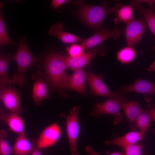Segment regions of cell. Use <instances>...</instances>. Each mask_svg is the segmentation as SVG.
I'll return each mask as SVG.
<instances>
[{
  "label": "cell",
  "mask_w": 155,
  "mask_h": 155,
  "mask_svg": "<svg viewBox=\"0 0 155 155\" xmlns=\"http://www.w3.org/2000/svg\"><path fill=\"white\" fill-rule=\"evenodd\" d=\"M122 110L123 111L131 127L134 131L135 121L138 116L144 111V110L137 102L129 100L126 99L122 104Z\"/></svg>",
  "instance_id": "obj_18"
},
{
  "label": "cell",
  "mask_w": 155,
  "mask_h": 155,
  "mask_svg": "<svg viewBox=\"0 0 155 155\" xmlns=\"http://www.w3.org/2000/svg\"><path fill=\"white\" fill-rule=\"evenodd\" d=\"M85 151L88 155H100L95 151L90 145H88L85 147Z\"/></svg>",
  "instance_id": "obj_31"
},
{
  "label": "cell",
  "mask_w": 155,
  "mask_h": 155,
  "mask_svg": "<svg viewBox=\"0 0 155 155\" xmlns=\"http://www.w3.org/2000/svg\"><path fill=\"white\" fill-rule=\"evenodd\" d=\"M119 90L121 93L135 92L152 96L155 93V84L140 78L131 84L122 86Z\"/></svg>",
  "instance_id": "obj_12"
},
{
  "label": "cell",
  "mask_w": 155,
  "mask_h": 155,
  "mask_svg": "<svg viewBox=\"0 0 155 155\" xmlns=\"http://www.w3.org/2000/svg\"><path fill=\"white\" fill-rule=\"evenodd\" d=\"M107 155H124V153L117 152H113Z\"/></svg>",
  "instance_id": "obj_34"
},
{
  "label": "cell",
  "mask_w": 155,
  "mask_h": 155,
  "mask_svg": "<svg viewBox=\"0 0 155 155\" xmlns=\"http://www.w3.org/2000/svg\"><path fill=\"white\" fill-rule=\"evenodd\" d=\"M79 106L73 107L65 117L66 131L70 150V155H79L77 143L79 134L78 115Z\"/></svg>",
  "instance_id": "obj_6"
},
{
  "label": "cell",
  "mask_w": 155,
  "mask_h": 155,
  "mask_svg": "<svg viewBox=\"0 0 155 155\" xmlns=\"http://www.w3.org/2000/svg\"><path fill=\"white\" fill-rule=\"evenodd\" d=\"M121 34L120 30L117 27L113 30H101L95 32L90 37L84 39L80 45L83 50L90 49L96 46L106 40L112 38L114 40L118 39Z\"/></svg>",
  "instance_id": "obj_10"
},
{
  "label": "cell",
  "mask_w": 155,
  "mask_h": 155,
  "mask_svg": "<svg viewBox=\"0 0 155 155\" xmlns=\"http://www.w3.org/2000/svg\"><path fill=\"white\" fill-rule=\"evenodd\" d=\"M151 119L155 121V109L152 108L147 111Z\"/></svg>",
  "instance_id": "obj_32"
},
{
  "label": "cell",
  "mask_w": 155,
  "mask_h": 155,
  "mask_svg": "<svg viewBox=\"0 0 155 155\" xmlns=\"http://www.w3.org/2000/svg\"><path fill=\"white\" fill-rule=\"evenodd\" d=\"M143 155H149L148 154H144Z\"/></svg>",
  "instance_id": "obj_37"
},
{
  "label": "cell",
  "mask_w": 155,
  "mask_h": 155,
  "mask_svg": "<svg viewBox=\"0 0 155 155\" xmlns=\"http://www.w3.org/2000/svg\"><path fill=\"white\" fill-rule=\"evenodd\" d=\"M126 99L121 94L118 96L109 97L103 102H97L92 108L91 114L96 117L102 115H113L115 117V123H117L123 119L121 111Z\"/></svg>",
  "instance_id": "obj_5"
},
{
  "label": "cell",
  "mask_w": 155,
  "mask_h": 155,
  "mask_svg": "<svg viewBox=\"0 0 155 155\" xmlns=\"http://www.w3.org/2000/svg\"><path fill=\"white\" fill-rule=\"evenodd\" d=\"M7 87L1 86V100L5 108L10 112L21 114L23 109L20 106L18 94L13 89Z\"/></svg>",
  "instance_id": "obj_13"
},
{
  "label": "cell",
  "mask_w": 155,
  "mask_h": 155,
  "mask_svg": "<svg viewBox=\"0 0 155 155\" xmlns=\"http://www.w3.org/2000/svg\"><path fill=\"white\" fill-rule=\"evenodd\" d=\"M137 54L133 48L127 46L119 50L116 53V57L122 63L128 64L133 60Z\"/></svg>",
  "instance_id": "obj_22"
},
{
  "label": "cell",
  "mask_w": 155,
  "mask_h": 155,
  "mask_svg": "<svg viewBox=\"0 0 155 155\" xmlns=\"http://www.w3.org/2000/svg\"><path fill=\"white\" fill-rule=\"evenodd\" d=\"M151 119L147 111H144L141 113L135 121L134 131L138 129L140 131L145 134L148 129Z\"/></svg>",
  "instance_id": "obj_24"
},
{
  "label": "cell",
  "mask_w": 155,
  "mask_h": 155,
  "mask_svg": "<svg viewBox=\"0 0 155 155\" xmlns=\"http://www.w3.org/2000/svg\"><path fill=\"white\" fill-rule=\"evenodd\" d=\"M142 144H135L127 146L123 148L125 151L124 155H143Z\"/></svg>",
  "instance_id": "obj_27"
},
{
  "label": "cell",
  "mask_w": 155,
  "mask_h": 155,
  "mask_svg": "<svg viewBox=\"0 0 155 155\" xmlns=\"http://www.w3.org/2000/svg\"><path fill=\"white\" fill-rule=\"evenodd\" d=\"M39 71H38L33 76L35 80L32 90V98L36 104L40 105L44 99L49 97V94L45 82L39 76Z\"/></svg>",
  "instance_id": "obj_17"
},
{
  "label": "cell",
  "mask_w": 155,
  "mask_h": 155,
  "mask_svg": "<svg viewBox=\"0 0 155 155\" xmlns=\"http://www.w3.org/2000/svg\"><path fill=\"white\" fill-rule=\"evenodd\" d=\"M68 0H53L51 3V6L54 9H57L64 4L68 3Z\"/></svg>",
  "instance_id": "obj_30"
},
{
  "label": "cell",
  "mask_w": 155,
  "mask_h": 155,
  "mask_svg": "<svg viewBox=\"0 0 155 155\" xmlns=\"http://www.w3.org/2000/svg\"><path fill=\"white\" fill-rule=\"evenodd\" d=\"M107 50L104 44L102 43L99 45L89 49L81 55L75 57L65 56L56 53L57 57L65 64L66 68L74 71L82 69L87 65L96 55L99 54L102 56L106 53Z\"/></svg>",
  "instance_id": "obj_3"
},
{
  "label": "cell",
  "mask_w": 155,
  "mask_h": 155,
  "mask_svg": "<svg viewBox=\"0 0 155 155\" xmlns=\"http://www.w3.org/2000/svg\"><path fill=\"white\" fill-rule=\"evenodd\" d=\"M12 148V155H30L32 145L25 134L18 135Z\"/></svg>",
  "instance_id": "obj_20"
},
{
  "label": "cell",
  "mask_w": 155,
  "mask_h": 155,
  "mask_svg": "<svg viewBox=\"0 0 155 155\" xmlns=\"http://www.w3.org/2000/svg\"><path fill=\"white\" fill-rule=\"evenodd\" d=\"M66 49L69 57H78L84 53L83 49L80 44H73L66 47Z\"/></svg>",
  "instance_id": "obj_28"
},
{
  "label": "cell",
  "mask_w": 155,
  "mask_h": 155,
  "mask_svg": "<svg viewBox=\"0 0 155 155\" xmlns=\"http://www.w3.org/2000/svg\"><path fill=\"white\" fill-rule=\"evenodd\" d=\"M13 61V56L11 54L0 59V85L7 86L11 84L7 72L8 67L10 61Z\"/></svg>",
  "instance_id": "obj_21"
},
{
  "label": "cell",
  "mask_w": 155,
  "mask_h": 155,
  "mask_svg": "<svg viewBox=\"0 0 155 155\" xmlns=\"http://www.w3.org/2000/svg\"><path fill=\"white\" fill-rule=\"evenodd\" d=\"M64 26L60 22L53 24L48 31L50 36H54L66 44H72L82 42L84 39L75 35L63 30Z\"/></svg>",
  "instance_id": "obj_15"
},
{
  "label": "cell",
  "mask_w": 155,
  "mask_h": 155,
  "mask_svg": "<svg viewBox=\"0 0 155 155\" xmlns=\"http://www.w3.org/2000/svg\"><path fill=\"white\" fill-rule=\"evenodd\" d=\"M87 79V75L82 69L74 71L70 75L65 73L62 80V89L73 90L85 95Z\"/></svg>",
  "instance_id": "obj_8"
},
{
  "label": "cell",
  "mask_w": 155,
  "mask_h": 155,
  "mask_svg": "<svg viewBox=\"0 0 155 155\" xmlns=\"http://www.w3.org/2000/svg\"><path fill=\"white\" fill-rule=\"evenodd\" d=\"M26 39V37L20 38L17 50L13 56V60L16 61L17 64L18 71L12 77L11 82L13 84H19L21 87L26 81L24 74L29 68L35 65L40 68V59L34 56L31 52L27 44Z\"/></svg>",
  "instance_id": "obj_2"
},
{
  "label": "cell",
  "mask_w": 155,
  "mask_h": 155,
  "mask_svg": "<svg viewBox=\"0 0 155 155\" xmlns=\"http://www.w3.org/2000/svg\"><path fill=\"white\" fill-rule=\"evenodd\" d=\"M61 133L60 129L57 123L49 126L42 131L36 140L38 147L41 149L52 146L59 140Z\"/></svg>",
  "instance_id": "obj_11"
},
{
  "label": "cell",
  "mask_w": 155,
  "mask_h": 155,
  "mask_svg": "<svg viewBox=\"0 0 155 155\" xmlns=\"http://www.w3.org/2000/svg\"><path fill=\"white\" fill-rule=\"evenodd\" d=\"M145 134L139 131H133L127 133L121 136H117L116 137L106 141V144H113L123 148L131 144H135L142 140Z\"/></svg>",
  "instance_id": "obj_16"
},
{
  "label": "cell",
  "mask_w": 155,
  "mask_h": 155,
  "mask_svg": "<svg viewBox=\"0 0 155 155\" xmlns=\"http://www.w3.org/2000/svg\"><path fill=\"white\" fill-rule=\"evenodd\" d=\"M3 4L0 2V47L5 45H16V42L11 40L6 30L2 14Z\"/></svg>",
  "instance_id": "obj_25"
},
{
  "label": "cell",
  "mask_w": 155,
  "mask_h": 155,
  "mask_svg": "<svg viewBox=\"0 0 155 155\" xmlns=\"http://www.w3.org/2000/svg\"><path fill=\"white\" fill-rule=\"evenodd\" d=\"M0 87H1V86L0 85V101L1 100ZM4 112H5V111L4 110V109H3V108H2L0 107V115Z\"/></svg>",
  "instance_id": "obj_35"
},
{
  "label": "cell",
  "mask_w": 155,
  "mask_h": 155,
  "mask_svg": "<svg viewBox=\"0 0 155 155\" xmlns=\"http://www.w3.org/2000/svg\"><path fill=\"white\" fill-rule=\"evenodd\" d=\"M32 145V150L30 155H42L40 151L41 149L38 147L36 140L32 139L31 142Z\"/></svg>",
  "instance_id": "obj_29"
},
{
  "label": "cell",
  "mask_w": 155,
  "mask_h": 155,
  "mask_svg": "<svg viewBox=\"0 0 155 155\" xmlns=\"http://www.w3.org/2000/svg\"><path fill=\"white\" fill-rule=\"evenodd\" d=\"M8 135L5 130H0V155H11L12 154V148L6 140Z\"/></svg>",
  "instance_id": "obj_26"
},
{
  "label": "cell",
  "mask_w": 155,
  "mask_h": 155,
  "mask_svg": "<svg viewBox=\"0 0 155 155\" xmlns=\"http://www.w3.org/2000/svg\"><path fill=\"white\" fill-rule=\"evenodd\" d=\"M87 76L90 91L93 95L109 98L118 96L121 94L120 93L110 91L103 81L101 75H96L89 69Z\"/></svg>",
  "instance_id": "obj_9"
},
{
  "label": "cell",
  "mask_w": 155,
  "mask_h": 155,
  "mask_svg": "<svg viewBox=\"0 0 155 155\" xmlns=\"http://www.w3.org/2000/svg\"><path fill=\"white\" fill-rule=\"evenodd\" d=\"M143 16L145 22L154 36L155 35V14L154 10L145 8L141 5L134 7Z\"/></svg>",
  "instance_id": "obj_23"
},
{
  "label": "cell",
  "mask_w": 155,
  "mask_h": 155,
  "mask_svg": "<svg viewBox=\"0 0 155 155\" xmlns=\"http://www.w3.org/2000/svg\"><path fill=\"white\" fill-rule=\"evenodd\" d=\"M108 0L99 5H92L82 0L75 1L73 4L78 7L77 14L79 18L95 32L100 29L107 16L114 13L113 7L109 5Z\"/></svg>",
  "instance_id": "obj_1"
},
{
  "label": "cell",
  "mask_w": 155,
  "mask_h": 155,
  "mask_svg": "<svg viewBox=\"0 0 155 155\" xmlns=\"http://www.w3.org/2000/svg\"><path fill=\"white\" fill-rule=\"evenodd\" d=\"M4 57L0 53V59L3 58Z\"/></svg>",
  "instance_id": "obj_36"
},
{
  "label": "cell",
  "mask_w": 155,
  "mask_h": 155,
  "mask_svg": "<svg viewBox=\"0 0 155 155\" xmlns=\"http://www.w3.org/2000/svg\"><path fill=\"white\" fill-rule=\"evenodd\" d=\"M0 120L7 125L10 131L18 135L25 134L24 121L18 114L4 112L0 115Z\"/></svg>",
  "instance_id": "obj_14"
},
{
  "label": "cell",
  "mask_w": 155,
  "mask_h": 155,
  "mask_svg": "<svg viewBox=\"0 0 155 155\" xmlns=\"http://www.w3.org/2000/svg\"><path fill=\"white\" fill-rule=\"evenodd\" d=\"M113 8L115 15L114 20L115 23L123 22L127 24L134 19L133 7L130 5H125L117 3Z\"/></svg>",
  "instance_id": "obj_19"
},
{
  "label": "cell",
  "mask_w": 155,
  "mask_h": 155,
  "mask_svg": "<svg viewBox=\"0 0 155 155\" xmlns=\"http://www.w3.org/2000/svg\"><path fill=\"white\" fill-rule=\"evenodd\" d=\"M146 26L145 21L141 17L127 24L123 32L127 46L133 48L142 38Z\"/></svg>",
  "instance_id": "obj_7"
},
{
  "label": "cell",
  "mask_w": 155,
  "mask_h": 155,
  "mask_svg": "<svg viewBox=\"0 0 155 155\" xmlns=\"http://www.w3.org/2000/svg\"><path fill=\"white\" fill-rule=\"evenodd\" d=\"M146 71H154L155 70V63L154 61L150 66L146 69Z\"/></svg>",
  "instance_id": "obj_33"
},
{
  "label": "cell",
  "mask_w": 155,
  "mask_h": 155,
  "mask_svg": "<svg viewBox=\"0 0 155 155\" xmlns=\"http://www.w3.org/2000/svg\"><path fill=\"white\" fill-rule=\"evenodd\" d=\"M46 76L55 88L62 89V80L66 68L64 63L58 58L56 53L52 52L46 56L44 63Z\"/></svg>",
  "instance_id": "obj_4"
}]
</instances>
